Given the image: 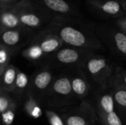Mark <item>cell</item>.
<instances>
[{"mask_svg":"<svg viewBox=\"0 0 126 125\" xmlns=\"http://www.w3.org/2000/svg\"><path fill=\"white\" fill-rule=\"evenodd\" d=\"M49 31L56 34L67 46L95 51L103 48L99 40L90 34L71 25L56 24Z\"/></svg>","mask_w":126,"mask_h":125,"instance_id":"obj_1","label":"cell"},{"mask_svg":"<svg viewBox=\"0 0 126 125\" xmlns=\"http://www.w3.org/2000/svg\"><path fill=\"white\" fill-rule=\"evenodd\" d=\"M84 66L89 76L98 85L102 87L111 85L115 69L108 58L93 54Z\"/></svg>","mask_w":126,"mask_h":125,"instance_id":"obj_2","label":"cell"},{"mask_svg":"<svg viewBox=\"0 0 126 125\" xmlns=\"http://www.w3.org/2000/svg\"><path fill=\"white\" fill-rule=\"evenodd\" d=\"M95 111L103 125H124L117 111L111 93H105L98 96Z\"/></svg>","mask_w":126,"mask_h":125,"instance_id":"obj_3","label":"cell"},{"mask_svg":"<svg viewBox=\"0 0 126 125\" xmlns=\"http://www.w3.org/2000/svg\"><path fill=\"white\" fill-rule=\"evenodd\" d=\"M62 116L66 125H94L98 117L95 108L86 101Z\"/></svg>","mask_w":126,"mask_h":125,"instance_id":"obj_4","label":"cell"},{"mask_svg":"<svg viewBox=\"0 0 126 125\" xmlns=\"http://www.w3.org/2000/svg\"><path fill=\"white\" fill-rule=\"evenodd\" d=\"M93 54L94 52L87 49L69 46H63L55 53V60L57 63L65 66H80L81 64L85 66L87 60Z\"/></svg>","mask_w":126,"mask_h":125,"instance_id":"obj_5","label":"cell"},{"mask_svg":"<svg viewBox=\"0 0 126 125\" xmlns=\"http://www.w3.org/2000/svg\"><path fill=\"white\" fill-rule=\"evenodd\" d=\"M47 94L49 95L53 100L66 101L71 99L75 97L72 88L71 77L67 75H61L54 79Z\"/></svg>","mask_w":126,"mask_h":125,"instance_id":"obj_6","label":"cell"},{"mask_svg":"<svg viewBox=\"0 0 126 125\" xmlns=\"http://www.w3.org/2000/svg\"><path fill=\"white\" fill-rule=\"evenodd\" d=\"M32 42L37 43L45 55L56 53L64 44L56 34L49 30L39 35Z\"/></svg>","mask_w":126,"mask_h":125,"instance_id":"obj_7","label":"cell"},{"mask_svg":"<svg viewBox=\"0 0 126 125\" xmlns=\"http://www.w3.org/2000/svg\"><path fill=\"white\" fill-rule=\"evenodd\" d=\"M54 77L52 71L48 68L42 69L38 71L32 77L31 86L34 91L39 93H47Z\"/></svg>","mask_w":126,"mask_h":125,"instance_id":"obj_8","label":"cell"},{"mask_svg":"<svg viewBox=\"0 0 126 125\" xmlns=\"http://www.w3.org/2000/svg\"><path fill=\"white\" fill-rule=\"evenodd\" d=\"M72 88L75 97L79 99L86 97L91 90L90 84L85 76L80 74L74 75L71 77Z\"/></svg>","mask_w":126,"mask_h":125,"instance_id":"obj_9","label":"cell"},{"mask_svg":"<svg viewBox=\"0 0 126 125\" xmlns=\"http://www.w3.org/2000/svg\"><path fill=\"white\" fill-rule=\"evenodd\" d=\"M21 29H1V44L10 49L16 48L22 41L23 31Z\"/></svg>","mask_w":126,"mask_h":125,"instance_id":"obj_10","label":"cell"},{"mask_svg":"<svg viewBox=\"0 0 126 125\" xmlns=\"http://www.w3.org/2000/svg\"><path fill=\"white\" fill-rule=\"evenodd\" d=\"M18 69L13 65H10L4 71L1 77V89L9 93L14 92L15 83Z\"/></svg>","mask_w":126,"mask_h":125,"instance_id":"obj_11","label":"cell"},{"mask_svg":"<svg viewBox=\"0 0 126 125\" xmlns=\"http://www.w3.org/2000/svg\"><path fill=\"white\" fill-rule=\"evenodd\" d=\"M109 42L117 55L126 57V34L122 31H115L109 37Z\"/></svg>","mask_w":126,"mask_h":125,"instance_id":"obj_12","label":"cell"},{"mask_svg":"<svg viewBox=\"0 0 126 125\" xmlns=\"http://www.w3.org/2000/svg\"><path fill=\"white\" fill-rule=\"evenodd\" d=\"M19 21L24 27L38 28L43 24V19L38 13L21 10L16 12Z\"/></svg>","mask_w":126,"mask_h":125,"instance_id":"obj_13","label":"cell"},{"mask_svg":"<svg viewBox=\"0 0 126 125\" xmlns=\"http://www.w3.org/2000/svg\"><path fill=\"white\" fill-rule=\"evenodd\" d=\"M24 110L29 117L35 119H39L43 113L38 101L31 94H28L27 99L24 105Z\"/></svg>","mask_w":126,"mask_h":125,"instance_id":"obj_14","label":"cell"},{"mask_svg":"<svg viewBox=\"0 0 126 125\" xmlns=\"http://www.w3.org/2000/svg\"><path fill=\"white\" fill-rule=\"evenodd\" d=\"M24 27L19 21L16 12L6 11L1 15V29H21Z\"/></svg>","mask_w":126,"mask_h":125,"instance_id":"obj_15","label":"cell"},{"mask_svg":"<svg viewBox=\"0 0 126 125\" xmlns=\"http://www.w3.org/2000/svg\"><path fill=\"white\" fill-rule=\"evenodd\" d=\"M111 93L114 97L117 112L119 111L120 113L126 115V89L112 87Z\"/></svg>","mask_w":126,"mask_h":125,"instance_id":"obj_16","label":"cell"},{"mask_svg":"<svg viewBox=\"0 0 126 125\" xmlns=\"http://www.w3.org/2000/svg\"><path fill=\"white\" fill-rule=\"evenodd\" d=\"M22 55L27 60L35 63L41 60L45 54L37 43L32 42V43L28 47L23 50Z\"/></svg>","mask_w":126,"mask_h":125,"instance_id":"obj_17","label":"cell"},{"mask_svg":"<svg viewBox=\"0 0 126 125\" xmlns=\"http://www.w3.org/2000/svg\"><path fill=\"white\" fill-rule=\"evenodd\" d=\"M46 6L50 10L60 13H66L70 10V7L64 0H44Z\"/></svg>","mask_w":126,"mask_h":125,"instance_id":"obj_18","label":"cell"},{"mask_svg":"<svg viewBox=\"0 0 126 125\" xmlns=\"http://www.w3.org/2000/svg\"><path fill=\"white\" fill-rule=\"evenodd\" d=\"M12 55V49L5 46L4 45H0V76L4 73L5 69L10 65V61Z\"/></svg>","mask_w":126,"mask_h":125,"instance_id":"obj_19","label":"cell"},{"mask_svg":"<svg viewBox=\"0 0 126 125\" xmlns=\"http://www.w3.org/2000/svg\"><path fill=\"white\" fill-rule=\"evenodd\" d=\"M111 85L126 89V69L120 66L115 68Z\"/></svg>","mask_w":126,"mask_h":125,"instance_id":"obj_20","label":"cell"},{"mask_svg":"<svg viewBox=\"0 0 126 125\" xmlns=\"http://www.w3.org/2000/svg\"><path fill=\"white\" fill-rule=\"evenodd\" d=\"M29 77L23 71L18 69L15 83V91L16 94H22L29 85Z\"/></svg>","mask_w":126,"mask_h":125,"instance_id":"obj_21","label":"cell"},{"mask_svg":"<svg viewBox=\"0 0 126 125\" xmlns=\"http://www.w3.org/2000/svg\"><path fill=\"white\" fill-rule=\"evenodd\" d=\"M100 7L101 8V10L103 12L110 15H117L121 10L120 4L118 1L114 0L106 1Z\"/></svg>","mask_w":126,"mask_h":125,"instance_id":"obj_22","label":"cell"},{"mask_svg":"<svg viewBox=\"0 0 126 125\" xmlns=\"http://www.w3.org/2000/svg\"><path fill=\"white\" fill-rule=\"evenodd\" d=\"M15 101L10 97V93L0 88V112L6 111L13 104Z\"/></svg>","mask_w":126,"mask_h":125,"instance_id":"obj_23","label":"cell"},{"mask_svg":"<svg viewBox=\"0 0 126 125\" xmlns=\"http://www.w3.org/2000/svg\"><path fill=\"white\" fill-rule=\"evenodd\" d=\"M16 108H17V103L14 102L13 104L10 107V108H8L6 111L1 113L3 125H13L15 119Z\"/></svg>","mask_w":126,"mask_h":125,"instance_id":"obj_24","label":"cell"},{"mask_svg":"<svg viewBox=\"0 0 126 125\" xmlns=\"http://www.w3.org/2000/svg\"><path fill=\"white\" fill-rule=\"evenodd\" d=\"M45 114L50 125H66L63 116L55 111L47 109L45 111Z\"/></svg>","mask_w":126,"mask_h":125,"instance_id":"obj_25","label":"cell"},{"mask_svg":"<svg viewBox=\"0 0 126 125\" xmlns=\"http://www.w3.org/2000/svg\"><path fill=\"white\" fill-rule=\"evenodd\" d=\"M119 26H120L122 32H123L125 34H126V19H124V20L120 21Z\"/></svg>","mask_w":126,"mask_h":125,"instance_id":"obj_26","label":"cell"},{"mask_svg":"<svg viewBox=\"0 0 126 125\" xmlns=\"http://www.w3.org/2000/svg\"><path fill=\"white\" fill-rule=\"evenodd\" d=\"M2 1H8V0H2Z\"/></svg>","mask_w":126,"mask_h":125,"instance_id":"obj_27","label":"cell"}]
</instances>
